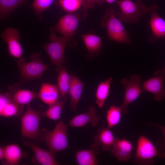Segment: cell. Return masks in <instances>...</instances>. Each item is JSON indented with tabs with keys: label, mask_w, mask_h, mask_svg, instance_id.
<instances>
[{
	"label": "cell",
	"mask_w": 165,
	"mask_h": 165,
	"mask_svg": "<svg viewBox=\"0 0 165 165\" xmlns=\"http://www.w3.org/2000/svg\"><path fill=\"white\" fill-rule=\"evenodd\" d=\"M4 159V147L0 148V160H2Z\"/></svg>",
	"instance_id": "obj_33"
},
{
	"label": "cell",
	"mask_w": 165,
	"mask_h": 165,
	"mask_svg": "<svg viewBox=\"0 0 165 165\" xmlns=\"http://www.w3.org/2000/svg\"><path fill=\"white\" fill-rule=\"evenodd\" d=\"M82 2V0H57L56 4L67 13H71L81 8Z\"/></svg>",
	"instance_id": "obj_29"
},
{
	"label": "cell",
	"mask_w": 165,
	"mask_h": 165,
	"mask_svg": "<svg viewBox=\"0 0 165 165\" xmlns=\"http://www.w3.org/2000/svg\"><path fill=\"white\" fill-rule=\"evenodd\" d=\"M106 120L108 128H111L117 125L120 123L122 114L121 107L111 105L106 112Z\"/></svg>",
	"instance_id": "obj_28"
},
{
	"label": "cell",
	"mask_w": 165,
	"mask_h": 165,
	"mask_svg": "<svg viewBox=\"0 0 165 165\" xmlns=\"http://www.w3.org/2000/svg\"><path fill=\"white\" fill-rule=\"evenodd\" d=\"M81 36L88 51L86 58L92 59L98 56L102 49V38L92 33L83 34Z\"/></svg>",
	"instance_id": "obj_17"
},
{
	"label": "cell",
	"mask_w": 165,
	"mask_h": 165,
	"mask_svg": "<svg viewBox=\"0 0 165 165\" xmlns=\"http://www.w3.org/2000/svg\"><path fill=\"white\" fill-rule=\"evenodd\" d=\"M57 77V87L60 95L64 97L68 93L71 83V75L68 72L66 67L63 65L59 72Z\"/></svg>",
	"instance_id": "obj_26"
},
{
	"label": "cell",
	"mask_w": 165,
	"mask_h": 165,
	"mask_svg": "<svg viewBox=\"0 0 165 165\" xmlns=\"http://www.w3.org/2000/svg\"><path fill=\"white\" fill-rule=\"evenodd\" d=\"M105 0H82V6L86 9H93L96 4H101Z\"/></svg>",
	"instance_id": "obj_31"
},
{
	"label": "cell",
	"mask_w": 165,
	"mask_h": 165,
	"mask_svg": "<svg viewBox=\"0 0 165 165\" xmlns=\"http://www.w3.org/2000/svg\"><path fill=\"white\" fill-rule=\"evenodd\" d=\"M158 9L156 4L148 8L147 13L150 14L149 24L152 31L148 39L151 42L159 39H165V20L158 13Z\"/></svg>",
	"instance_id": "obj_11"
},
{
	"label": "cell",
	"mask_w": 165,
	"mask_h": 165,
	"mask_svg": "<svg viewBox=\"0 0 165 165\" xmlns=\"http://www.w3.org/2000/svg\"><path fill=\"white\" fill-rule=\"evenodd\" d=\"M100 145L94 143L87 149L80 150L75 153V159L79 165H97L98 162L97 156Z\"/></svg>",
	"instance_id": "obj_18"
},
{
	"label": "cell",
	"mask_w": 165,
	"mask_h": 165,
	"mask_svg": "<svg viewBox=\"0 0 165 165\" xmlns=\"http://www.w3.org/2000/svg\"><path fill=\"white\" fill-rule=\"evenodd\" d=\"M61 97L54 103L49 106L48 108L41 114V116L53 120L60 119L62 112L64 107V104L66 100L67 96Z\"/></svg>",
	"instance_id": "obj_24"
},
{
	"label": "cell",
	"mask_w": 165,
	"mask_h": 165,
	"mask_svg": "<svg viewBox=\"0 0 165 165\" xmlns=\"http://www.w3.org/2000/svg\"><path fill=\"white\" fill-rule=\"evenodd\" d=\"M54 0H34L31 6V7L36 15L40 16L42 13L48 8Z\"/></svg>",
	"instance_id": "obj_30"
},
{
	"label": "cell",
	"mask_w": 165,
	"mask_h": 165,
	"mask_svg": "<svg viewBox=\"0 0 165 165\" xmlns=\"http://www.w3.org/2000/svg\"><path fill=\"white\" fill-rule=\"evenodd\" d=\"M105 0L106 1V2H107V3L109 4H112L115 2H116V1H121L122 0Z\"/></svg>",
	"instance_id": "obj_34"
},
{
	"label": "cell",
	"mask_w": 165,
	"mask_h": 165,
	"mask_svg": "<svg viewBox=\"0 0 165 165\" xmlns=\"http://www.w3.org/2000/svg\"><path fill=\"white\" fill-rule=\"evenodd\" d=\"M23 144L29 147L34 154L32 159L34 163L42 165H57L59 163L56 160V153L42 149L34 142L25 141Z\"/></svg>",
	"instance_id": "obj_13"
},
{
	"label": "cell",
	"mask_w": 165,
	"mask_h": 165,
	"mask_svg": "<svg viewBox=\"0 0 165 165\" xmlns=\"http://www.w3.org/2000/svg\"><path fill=\"white\" fill-rule=\"evenodd\" d=\"M87 16L86 9L81 8L76 12L67 13L61 17L56 25L50 30L52 32H59L76 44L74 36L79 24L84 21Z\"/></svg>",
	"instance_id": "obj_4"
},
{
	"label": "cell",
	"mask_w": 165,
	"mask_h": 165,
	"mask_svg": "<svg viewBox=\"0 0 165 165\" xmlns=\"http://www.w3.org/2000/svg\"><path fill=\"white\" fill-rule=\"evenodd\" d=\"M4 163L6 165L18 164L20 160L22 153L21 149L17 145L13 144L4 147Z\"/></svg>",
	"instance_id": "obj_22"
},
{
	"label": "cell",
	"mask_w": 165,
	"mask_h": 165,
	"mask_svg": "<svg viewBox=\"0 0 165 165\" xmlns=\"http://www.w3.org/2000/svg\"><path fill=\"white\" fill-rule=\"evenodd\" d=\"M160 152L150 139L145 136H139L137 142L136 153L133 157L135 164H153L154 158L157 156L160 157Z\"/></svg>",
	"instance_id": "obj_8"
},
{
	"label": "cell",
	"mask_w": 165,
	"mask_h": 165,
	"mask_svg": "<svg viewBox=\"0 0 165 165\" xmlns=\"http://www.w3.org/2000/svg\"><path fill=\"white\" fill-rule=\"evenodd\" d=\"M27 0H0L1 20L8 16L19 7L25 4Z\"/></svg>",
	"instance_id": "obj_25"
},
{
	"label": "cell",
	"mask_w": 165,
	"mask_h": 165,
	"mask_svg": "<svg viewBox=\"0 0 165 165\" xmlns=\"http://www.w3.org/2000/svg\"><path fill=\"white\" fill-rule=\"evenodd\" d=\"M141 81L140 76L133 75L130 79L123 78L121 83L123 86L125 92L123 101L121 108L122 114H125L127 112V107L136 100L143 91L140 86Z\"/></svg>",
	"instance_id": "obj_9"
},
{
	"label": "cell",
	"mask_w": 165,
	"mask_h": 165,
	"mask_svg": "<svg viewBox=\"0 0 165 165\" xmlns=\"http://www.w3.org/2000/svg\"><path fill=\"white\" fill-rule=\"evenodd\" d=\"M153 125L158 128L162 133L164 137L163 143L162 145V149L165 150V126L160 124H154Z\"/></svg>",
	"instance_id": "obj_32"
},
{
	"label": "cell",
	"mask_w": 165,
	"mask_h": 165,
	"mask_svg": "<svg viewBox=\"0 0 165 165\" xmlns=\"http://www.w3.org/2000/svg\"><path fill=\"white\" fill-rule=\"evenodd\" d=\"M41 55L40 52L33 53L30 56L31 60L26 62L23 57L19 59L14 58L18 68L20 82L27 83L42 77L50 64L43 62Z\"/></svg>",
	"instance_id": "obj_1"
},
{
	"label": "cell",
	"mask_w": 165,
	"mask_h": 165,
	"mask_svg": "<svg viewBox=\"0 0 165 165\" xmlns=\"http://www.w3.org/2000/svg\"><path fill=\"white\" fill-rule=\"evenodd\" d=\"M112 78L100 82L98 85L95 93L96 103L100 108H102L110 92Z\"/></svg>",
	"instance_id": "obj_23"
},
{
	"label": "cell",
	"mask_w": 165,
	"mask_h": 165,
	"mask_svg": "<svg viewBox=\"0 0 165 165\" xmlns=\"http://www.w3.org/2000/svg\"><path fill=\"white\" fill-rule=\"evenodd\" d=\"M99 121L95 108L90 106L88 111L85 113L80 114L75 116L69 121V125L74 127H81L90 123L93 127L97 126Z\"/></svg>",
	"instance_id": "obj_16"
},
{
	"label": "cell",
	"mask_w": 165,
	"mask_h": 165,
	"mask_svg": "<svg viewBox=\"0 0 165 165\" xmlns=\"http://www.w3.org/2000/svg\"><path fill=\"white\" fill-rule=\"evenodd\" d=\"M70 75L71 83L68 93L71 99L70 108L74 112L76 109L81 97L84 83L78 77L71 74Z\"/></svg>",
	"instance_id": "obj_20"
},
{
	"label": "cell",
	"mask_w": 165,
	"mask_h": 165,
	"mask_svg": "<svg viewBox=\"0 0 165 165\" xmlns=\"http://www.w3.org/2000/svg\"><path fill=\"white\" fill-rule=\"evenodd\" d=\"M60 95L57 85L43 82L38 93L37 97L49 106L57 101L59 99Z\"/></svg>",
	"instance_id": "obj_19"
},
{
	"label": "cell",
	"mask_w": 165,
	"mask_h": 165,
	"mask_svg": "<svg viewBox=\"0 0 165 165\" xmlns=\"http://www.w3.org/2000/svg\"><path fill=\"white\" fill-rule=\"evenodd\" d=\"M133 149V145L129 140L116 137L110 151L119 161L127 162L132 157Z\"/></svg>",
	"instance_id": "obj_14"
},
{
	"label": "cell",
	"mask_w": 165,
	"mask_h": 165,
	"mask_svg": "<svg viewBox=\"0 0 165 165\" xmlns=\"http://www.w3.org/2000/svg\"><path fill=\"white\" fill-rule=\"evenodd\" d=\"M41 112L34 109L30 104L27 105L26 110L21 118V134L38 143L40 140L39 125Z\"/></svg>",
	"instance_id": "obj_7"
},
{
	"label": "cell",
	"mask_w": 165,
	"mask_h": 165,
	"mask_svg": "<svg viewBox=\"0 0 165 165\" xmlns=\"http://www.w3.org/2000/svg\"><path fill=\"white\" fill-rule=\"evenodd\" d=\"M120 11L116 12V16L122 22L135 24L145 14L148 8L141 0L134 2L131 0L116 1Z\"/></svg>",
	"instance_id": "obj_6"
},
{
	"label": "cell",
	"mask_w": 165,
	"mask_h": 165,
	"mask_svg": "<svg viewBox=\"0 0 165 165\" xmlns=\"http://www.w3.org/2000/svg\"><path fill=\"white\" fill-rule=\"evenodd\" d=\"M6 93L11 99L15 103L24 106L29 104L37 97L38 93L26 89H20L19 83H15L10 86Z\"/></svg>",
	"instance_id": "obj_15"
},
{
	"label": "cell",
	"mask_w": 165,
	"mask_h": 165,
	"mask_svg": "<svg viewBox=\"0 0 165 165\" xmlns=\"http://www.w3.org/2000/svg\"><path fill=\"white\" fill-rule=\"evenodd\" d=\"M67 126L61 121L50 131L46 128L40 131V140L45 142L50 151L56 153L69 148Z\"/></svg>",
	"instance_id": "obj_5"
},
{
	"label": "cell",
	"mask_w": 165,
	"mask_h": 165,
	"mask_svg": "<svg viewBox=\"0 0 165 165\" xmlns=\"http://www.w3.org/2000/svg\"><path fill=\"white\" fill-rule=\"evenodd\" d=\"M116 12L111 8L107 9L101 20V26L106 29L111 40L129 45L131 43L129 35L122 22L116 16Z\"/></svg>",
	"instance_id": "obj_3"
},
{
	"label": "cell",
	"mask_w": 165,
	"mask_h": 165,
	"mask_svg": "<svg viewBox=\"0 0 165 165\" xmlns=\"http://www.w3.org/2000/svg\"><path fill=\"white\" fill-rule=\"evenodd\" d=\"M154 77L143 82L141 88L145 91L154 95V98L156 101H160L165 98V89L163 82L165 79V73L162 70L157 71Z\"/></svg>",
	"instance_id": "obj_12"
},
{
	"label": "cell",
	"mask_w": 165,
	"mask_h": 165,
	"mask_svg": "<svg viewBox=\"0 0 165 165\" xmlns=\"http://www.w3.org/2000/svg\"><path fill=\"white\" fill-rule=\"evenodd\" d=\"M50 42L41 47L49 57L51 63L56 66V71L58 73L63 64L67 62L64 56L66 46L75 47L76 44L64 36H57L54 32L50 35Z\"/></svg>",
	"instance_id": "obj_2"
},
{
	"label": "cell",
	"mask_w": 165,
	"mask_h": 165,
	"mask_svg": "<svg viewBox=\"0 0 165 165\" xmlns=\"http://www.w3.org/2000/svg\"><path fill=\"white\" fill-rule=\"evenodd\" d=\"M24 106L15 103L10 97L7 103L0 108V116L5 117L20 116L23 113Z\"/></svg>",
	"instance_id": "obj_27"
},
{
	"label": "cell",
	"mask_w": 165,
	"mask_h": 165,
	"mask_svg": "<svg viewBox=\"0 0 165 165\" xmlns=\"http://www.w3.org/2000/svg\"><path fill=\"white\" fill-rule=\"evenodd\" d=\"M116 137L110 129L102 127L98 129L93 139L94 143L101 146L102 150L108 151L114 144Z\"/></svg>",
	"instance_id": "obj_21"
},
{
	"label": "cell",
	"mask_w": 165,
	"mask_h": 165,
	"mask_svg": "<svg viewBox=\"0 0 165 165\" xmlns=\"http://www.w3.org/2000/svg\"><path fill=\"white\" fill-rule=\"evenodd\" d=\"M163 72L165 73V66L164 67L163 69L162 70Z\"/></svg>",
	"instance_id": "obj_35"
},
{
	"label": "cell",
	"mask_w": 165,
	"mask_h": 165,
	"mask_svg": "<svg viewBox=\"0 0 165 165\" xmlns=\"http://www.w3.org/2000/svg\"><path fill=\"white\" fill-rule=\"evenodd\" d=\"M1 36L3 42L7 44L9 55L17 59L22 58L23 50L20 42V38L18 31L15 28H7Z\"/></svg>",
	"instance_id": "obj_10"
}]
</instances>
